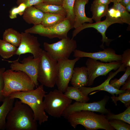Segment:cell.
<instances>
[{
  "label": "cell",
  "mask_w": 130,
  "mask_h": 130,
  "mask_svg": "<svg viewBox=\"0 0 130 130\" xmlns=\"http://www.w3.org/2000/svg\"><path fill=\"white\" fill-rule=\"evenodd\" d=\"M6 130H37L33 112L27 104L17 99L6 118Z\"/></svg>",
  "instance_id": "cell-1"
},
{
  "label": "cell",
  "mask_w": 130,
  "mask_h": 130,
  "mask_svg": "<svg viewBox=\"0 0 130 130\" xmlns=\"http://www.w3.org/2000/svg\"><path fill=\"white\" fill-rule=\"evenodd\" d=\"M46 92L41 84L35 89L26 91H20L11 93L8 96L11 99H18L28 105L33 113L35 121L41 125L48 120V116L45 112L43 99Z\"/></svg>",
  "instance_id": "cell-2"
},
{
  "label": "cell",
  "mask_w": 130,
  "mask_h": 130,
  "mask_svg": "<svg viewBox=\"0 0 130 130\" xmlns=\"http://www.w3.org/2000/svg\"><path fill=\"white\" fill-rule=\"evenodd\" d=\"M74 128L80 124L86 130H96L99 129L115 130L110 124L109 120L104 114H98L93 111L81 110L72 112L66 118Z\"/></svg>",
  "instance_id": "cell-3"
},
{
  "label": "cell",
  "mask_w": 130,
  "mask_h": 130,
  "mask_svg": "<svg viewBox=\"0 0 130 130\" xmlns=\"http://www.w3.org/2000/svg\"><path fill=\"white\" fill-rule=\"evenodd\" d=\"M3 77L4 85L2 94L5 97L14 92L33 90L35 86L29 77L21 71L8 69L4 72Z\"/></svg>",
  "instance_id": "cell-4"
},
{
  "label": "cell",
  "mask_w": 130,
  "mask_h": 130,
  "mask_svg": "<svg viewBox=\"0 0 130 130\" xmlns=\"http://www.w3.org/2000/svg\"><path fill=\"white\" fill-rule=\"evenodd\" d=\"M58 69L57 61L43 50L39 58L38 81L47 87H54L56 84Z\"/></svg>",
  "instance_id": "cell-5"
},
{
  "label": "cell",
  "mask_w": 130,
  "mask_h": 130,
  "mask_svg": "<svg viewBox=\"0 0 130 130\" xmlns=\"http://www.w3.org/2000/svg\"><path fill=\"white\" fill-rule=\"evenodd\" d=\"M63 93L55 89L45 95L43 102L45 111L51 116L60 117L65 110L71 104L72 100Z\"/></svg>",
  "instance_id": "cell-6"
},
{
  "label": "cell",
  "mask_w": 130,
  "mask_h": 130,
  "mask_svg": "<svg viewBox=\"0 0 130 130\" xmlns=\"http://www.w3.org/2000/svg\"><path fill=\"white\" fill-rule=\"evenodd\" d=\"M44 50L52 58L58 60L68 58L72 52L77 47L76 41L67 37L55 43H43Z\"/></svg>",
  "instance_id": "cell-7"
},
{
  "label": "cell",
  "mask_w": 130,
  "mask_h": 130,
  "mask_svg": "<svg viewBox=\"0 0 130 130\" xmlns=\"http://www.w3.org/2000/svg\"><path fill=\"white\" fill-rule=\"evenodd\" d=\"M74 27V25L68 19L64 21L53 26L46 28L41 24L34 25L26 30L25 32L30 33L38 34L50 39L58 38L62 39L67 37L68 32Z\"/></svg>",
  "instance_id": "cell-8"
},
{
  "label": "cell",
  "mask_w": 130,
  "mask_h": 130,
  "mask_svg": "<svg viewBox=\"0 0 130 130\" xmlns=\"http://www.w3.org/2000/svg\"><path fill=\"white\" fill-rule=\"evenodd\" d=\"M122 64L121 61L104 63L89 58L86 65L88 75V85L93 84L95 79L100 76H106L112 70H116Z\"/></svg>",
  "instance_id": "cell-9"
},
{
  "label": "cell",
  "mask_w": 130,
  "mask_h": 130,
  "mask_svg": "<svg viewBox=\"0 0 130 130\" xmlns=\"http://www.w3.org/2000/svg\"><path fill=\"white\" fill-rule=\"evenodd\" d=\"M80 58L61 59L57 61L58 69L56 84L58 89L64 92L68 86L76 63Z\"/></svg>",
  "instance_id": "cell-10"
},
{
  "label": "cell",
  "mask_w": 130,
  "mask_h": 130,
  "mask_svg": "<svg viewBox=\"0 0 130 130\" xmlns=\"http://www.w3.org/2000/svg\"><path fill=\"white\" fill-rule=\"evenodd\" d=\"M109 99L108 96H106L103 99L97 102L87 103L76 101L72 104H71L66 108L62 116L66 118L70 113L81 110L98 112L104 114L111 113L110 110L105 108Z\"/></svg>",
  "instance_id": "cell-11"
},
{
  "label": "cell",
  "mask_w": 130,
  "mask_h": 130,
  "mask_svg": "<svg viewBox=\"0 0 130 130\" xmlns=\"http://www.w3.org/2000/svg\"><path fill=\"white\" fill-rule=\"evenodd\" d=\"M19 58L13 61H9L12 63L10 68L11 70L16 71H20L27 74L31 78L36 88L39 86L37 79L39 58H34L33 56H29L24 58L20 63Z\"/></svg>",
  "instance_id": "cell-12"
},
{
  "label": "cell",
  "mask_w": 130,
  "mask_h": 130,
  "mask_svg": "<svg viewBox=\"0 0 130 130\" xmlns=\"http://www.w3.org/2000/svg\"><path fill=\"white\" fill-rule=\"evenodd\" d=\"M106 16V19L102 21L94 23H84L79 27L75 29L73 31L72 38H74L83 29L89 28H93L97 30L102 35V39L101 40L102 44V47L103 46V44L105 43L106 45L109 46L110 42L113 40L108 39L106 36L105 33L108 27L111 25L116 23L123 24L124 23L120 18H116L110 16L107 13Z\"/></svg>",
  "instance_id": "cell-13"
},
{
  "label": "cell",
  "mask_w": 130,
  "mask_h": 130,
  "mask_svg": "<svg viewBox=\"0 0 130 130\" xmlns=\"http://www.w3.org/2000/svg\"><path fill=\"white\" fill-rule=\"evenodd\" d=\"M21 34V42L15 54L20 56L21 54L29 53L33 55L34 58H39L43 50L40 47L37 38L25 32Z\"/></svg>",
  "instance_id": "cell-14"
},
{
  "label": "cell",
  "mask_w": 130,
  "mask_h": 130,
  "mask_svg": "<svg viewBox=\"0 0 130 130\" xmlns=\"http://www.w3.org/2000/svg\"><path fill=\"white\" fill-rule=\"evenodd\" d=\"M73 52V56L75 58L88 57L106 63L122 60L121 55L117 54L115 51L111 48L94 52H88L75 49Z\"/></svg>",
  "instance_id": "cell-15"
},
{
  "label": "cell",
  "mask_w": 130,
  "mask_h": 130,
  "mask_svg": "<svg viewBox=\"0 0 130 130\" xmlns=\"http://www.w3.org/2000/svg\"><path fill=\"white\" fill-rule=\"evenodd\" d=\"M123 64H122L119 69L115 72H111L109 74L107 79L101 84L93 87L81 86L79 88L84 95L88 96V94L92 91L96 90H102L106 91L110 93L112 96L115 94L117 96L119 94L124 92L125 90H122L115 89L110 84V81L119 72L125 71L126 69Z\"/></svg>",
  "instance_id": "cell-16"
},
{
  "label": "cell",
  "mask_w": 130,
  "mask_h": 130,
  "mask_svg": "<svg viewBox=\"0 0 130 130\" xmlns=\"http://www.w3.org/2000/svg\"><path fill=\"white\" fill-rule=\"evenodd\" d=\"M89 0H75L73 10L75 16L74 27L75 29L80 27L86 22L92 23V18L87 17L85 13V6Z\"/></svg>",
  "instance_id": "cell-17"
},
{
  "label": "cell",
  "mask_w": 130,
  "mask_h": 130,
  "mask_svg": "<svg viewBox=\"0 0 130 130\" xmlns=\"http://www.w3.org/2000/svg\"><path fill=\"white\" fill-rule=\"evenodd\" d=\"M88 75L86 67L74 68L71 79V83L73 86L79 88L87 86L88 83Z\"/></svg>",
  "instance_id": "cell-18"
},
{
  "label": "cell",
  "mask_w": 130,
  "mask_h": 130,
  "mask_svg": "<svg viewBox=\"0 0 130 130\" xmlns=\"http://www.w3.org/2000/svg\"><path fill=\"white\" fill-rule=\"evenodd\" d=\"M44 15V13L32 6L26 8L22 17L27 23L36 25L41 24Z\"/></svg>",
  "instance_id": "cell-19"
},
{
  "label": "cell",
  "mask_w": 130,
  "mask_h": 130,
  "mask_svg": "<svg viewBox=\"0 0 130 130\" xmlns=\"http://www.w3.org/2000/svg\"><path fill=\"white\" fill-rule=\"evenodd\" d=\"M14 99L5 97L0 106V130H5L6 119L9 111L13 106Z\"/></svg>",
  "instance_id": "cell-20"
},
{
  "label": "cell",
  "mask_w": 130,
  "mask_h": 130,
  "mask_svg": "<svg viewBox=\"0 0 130 130\" xmlns=\"http://www.w3.org/2000/svg\"><path fill=\"white\" fill-rule=\"evenodd\" d=\"M34 6L44 13L66 15L65 10L62 5L49 4L42 2Z\"/></svg>",
  "instance_id": "cell-21"
},
{
  "label": "cell",
  "mask_w": 130,
  "mask_h": 130,
  "mask_svg": "<svg viewBox=\"0 0 130 130\" xmlns=\"http://www.w3.org/2000/svg\"><path fill=\"white\" fill-rule=\"evenodd\" d=\"M64 94L69 99L77 102H87L90 100L88 96L84 94L79 88L73 86H68Z\"/></svg>",
  "instance_id": "cell-22"
},
{
  "label": "cell",
  "mask_w": 130,
  "mask_h": 130,
  "mask_svg": "<svg viewBox=\"0 0 130 130\" xmlns=\"http://www.w3.org/2000/svg\"><path fill=\"white\" fill-rule=\"evenodd\" d=\"M66 19V17L65 16L44 13V16L41 24L45 27H50L58 25Z\"/></svg>",
  "instance_id": "cell-23"
},
{
  "label": "cell",
  "mask_w": 130,
  "mask_h": 130,
  "mask_svg": "<svg viewBox=\"0 0 130 130\" xmlns=\"http://www.w3.org/2000/svg\"><path fill=\"white\" fill-rule=\"evenodd\" d=\"M3 40L16 47L20 45L21 39V35L16 30L11 28L6 29L4 32Z\"/></svg>",
  "instance_id": "cell-24"
},
{
  "label": "cell",
  "mask_w": 130,
  "mask_h": 130,
  "mask_svg": "<svg viewBox=\"0 0 130 130\" xmlns=\"http://www.w3.org/2000/svg\"><path fill=\"white\" fill-rule=\"evenodd\" d=\"M108 5L97 4L92 3L90 8L92 13V20L96 22L101 21L102 17L105 16L109 9Z\"/></svg>",
  "instance_id": "cell-25"
},
{
  "label": "cell",
  "mask_w": 130,
  "mask_h": 130,
  "mask_svg": "<svg viewBox=\"0 0 130 130\" xmlns=\"http://www.w3.org/2000/svg\"><path fill=\"white\" fill-rule=\"evenodd\" d=\"M17 48L3 40L0 39V55L4 59H7L15 55Z\"/></svg>",
  "instance_id": "cell-26"
},
{
  "label": "cell",
  "mask_w": 130,
  "mask_h": 130,
  "mask_svg": "<svg viewBox=\"0 0 130 130\" xmlns=\"http://www.w3.org/2000/svg\"><path fill=\"white\" fill-rule=\"evenodd\" d=\"M75 0H63L62 6L66 12V19L69 20L74 25L75 16L73 7Z\"/></svg>",
  "instance_id": "cell-27"
},
{
  "label": "cell",
  "mask_w": 130,
  "mask_h": 130,
  "mask_svg": "<svg viewBox=\"0 0 130 130\" xmlns=\"http://www.w3.org/2000/svg\"><path fill=\"white\" fill-rule=\"evenodd\" d=\"M107 118L109 120L116 119L124 121L130 124V106L123 112L120 113L115 115L111 113L106 114Z\"/></svg>",
  "instance_id": "cell-28"
},
{
  "label": "cell",
  "mask_w": 130,
  "mask_h": 130,
  "mask_svg": "<svg viewBox=\"0 0 130 130\" xmlns=\"http://www.w3.org/2000/svg\"><path fill=\"white\" fill-rule=\"evenodd\" d=\"M118 95V96L113 95L110 97L116 106L117 105V102L120 101L127 108L130 106V89L126 90L124 92L119 93Z\"/></svg>",
  "instance_id": "cell-29"
},
{
  "label": "cell",
  "mask_w": 130,
  "mask_h": 130,
  "mask_svg": "<svg viewBox=\"0 0 130 130\" xmlns=\"http://www.w3.org/2000/svg\"><path fill=\"white\" fill-rule=\"evenodd\" d=\"M130 76V66L126 67L125 72L123 75L119 79L116 78L113 80H110V84L116 89L119 90L120 87L123 85L125 83L126 81Z\"/></svg>",
  "instance_id": "cell-30"
},
{
  "label": "cell",
  "mask_w": 130,
  "mask_h": 130,
  "mask_svg": "<svg viewBox=\"0 0 130 130\" xmlns=\"http://www.w3.org/2000/svg\"><path fill=\"white\" fill-rule=\"evenodd\" d=\"M112 7L120 12L121 14L120 18L123 22L130 25V14L124 6L120 3H113Z\"/></svg>",
  "instance_id": "cell-31"
},
{
  "label": "cell",
  "mask_w": 130,
  "mask_h": 130,
  "mask_svg": "<svg viewBox=\"0 0 130 130\" xmlns=\"http://www.w3.org/2000/svg\"><path fill=\"white\" fill-rule=\"evenodd\" d=\"M110 125L117 130H130V124L122 121L116 119L109 120Z\"/></svg>",
  "instance_id": "cell-32"
},
{
  "label": "cell",
  "mask_w": 130,
  "mask_h": 130,
  "mask_svg": "<svg viewBox=\"0 0 130 130\" xmlns=\"http://www.w3.org/2000/svg\"><path fill=\"white\" fill-rule=\"evenodd\" d=\"M122 55V63L125 67L130 66V49H128L124 51Z\"/></svg>",
  "instance_id": "cell-33"
},
{
  "label": "cell",
  "mask_w": 130,
  "mask_h": 130,
  "mask_svg": "<svg viewBox=\"0 0 130 130\" xmlns=\"http://www.w3.org/2000/svg\"><path fill=\"white\" fill-rule=\"evenodd\" d=\"M43 0H17L16 3L18 5L21 3H24L27 7L43 2Z\"/></svg>",
  "instance_id": "cell-34"
},
{
  "label": "cell",
  "mask_w": 130,
  "mask_h": 130,
  "mask_svg": "<svg viewBox=\"0 0 130 130\" xmlns=\"http://www.w3.org/2000/svg\"><path fill=\"white\" fill-rule=\"evenodd\" d=\"M4 67L0 68V102H2L5 97L2 94V91L4 85V81L3 77V74L5 71Z\"/></svg>",
  "instance_id": "cell-35"
},
{
  "label": "cell",
  "mask_w": 130,
  "mask_h": 130,
  "mask_svg": "<svg viewBox=\"0 0 130 130\" xmlns=\"http://www.w3.org/2000/svg\"><path fill=\"white\" fill-rule=\"evenodd\" d=\"M107 13L112 18H120L121 17L120 13L119 11L112 7L109 9Z\"/></svg>",
  "instance_id": "cell-36"
},
{
  "label": "cell",
  "mask_w": 130,
  "mask_h": 130,
  "mask_svg": "<svg viewBox=\"0 0 130 130\" xmlns=\"http://www.w3.org/2000/svg\"><path fill=\"white\" fill-rule=\"evenodd\" d=\"M19 13V10L18 7H14L9 11V18L12 19L16 18L17 14Z\"/></svg>",
  "instance_id": "cell-37"
},
{
  "label": "cell",
  "mask_w": 130,
  "mask_h": 130,
  "mask_svg": "<svg viewBox=\"0 0 130 130\" xmlns=\"http://www.w3.org/2000/svg\"><path fill=\"white\" fill-rule=\"evenodd\" d=\"M63 0H43V2L48 4L62 5Z\"/></svg>",
  "instance_id": "cell-38"
},
{
  "label": "cell",
  "mask_w": 130,
  "mask_h": 130,
  "mask_svg": "<svg viewBox=\"0 0 130 130\" xmlns=\"http://www.w3.org/2000/svg\"><path fill=\"white\" fill-rule=\"evenodd\" d=\"M17 7L19 10V14L20 16L23 15L27 7L26 6L24 3H21Z\"/></svg>",
  "instance_id": "cell-39"
},
{
  "label": "cell",
  "mask_w": 130,
  "mask_h": 130,
  "mask_svg": "<svg viewBox=\"0 0 130 130\" xmlns=\"http://www.w3.org/2000/svg\"><path fill=\"white\" fill-rule=\"evenodd\" d=\"M111 2L110 0H94L92 3L95 4L108 5Z\"/></svg>",
  "instance_id": "cell-40"
},
{
  "label": "cell",
  "mask_w": 130,
  "mask_h": 130,
  "mask_svg": "<svg viewBox=\"0 0 130 130\" xmlns=\"http://www.w3.org/2000/svg\"><path fill=\"white\" fill-rule=\"evenodd\" d=\"M128 89H130V76L128 78L125 83L119 90H125Z\"/></svg>",
  "instance_id": "cell-41"
},
{
  "label": "cell",
  "mask_w": 130,
  "mask_h": 130,
  "mask_svg": "<svg viewBox=\"0 0 130 130\" xmlns=\"http://www.w3.org/2000/svg\"><path fill=\"white\" fill-rule=\"evenodd\" d=\"M120 3L125 7L126 5L130 3V0H122Z\"/></svg>",
  "instance_id": "cell-42"
},
{
  "label": "cell",
  "mask_w": 130,
  "mask_h": 130,
  "mask_svg": "<svg viewBox=\"0 0 130 130\" xmlns=\"http://www.w3.org/2000/svg\"><path fill=\"white\" fill-rule=\"evenodd\" d=\"M124 7L127 11L129 12H130V3L126 5Z\"/></svg>",
  "instance_id": "cell-43"
},
{
  "label": "cell",
  "mask_w": 130,
  "mask_h": 130,
  "mask_svg": "<svg viewBox=\"0 0 130 130\" xmlns=\"http://www.w3.org/2000/svg\"><path fill=\"white\" fill-rule=\"evenodd\" d=\"M111 2L113 3H119L121 2L122 0H110Z\"/></svg>",
  "instance_id": "cell-44"
},
{
  "label": "cell",
  "mask_w": 130,
  "mask_h": 130,
  "mask_svg": "<svg viewBox=\"0 0 130 130\" xmlns=\"http://www.w3.org/2000/svg\"></svg>",
  "instance_id": "cell-45"
}]
</instances>
